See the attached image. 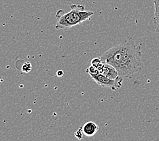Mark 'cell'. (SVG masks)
Instances as JSON below:
<instances>
[{"instance_id":"10","label":"cell","mask_w":159,"mask_h":141,"mask_svg":"<svg viewBox=\"0 0 159 141\" xmlns=\"http://www.w3.org/2000/svg\"><path fill=\"white\" fill-rule=\"evenodd\" d=\"M83 131H82V127L80 128L79 129H78L76 131L74 132V135L75 137L77 139H78L79 140H81L83 138Z\"/></svg>"},{"instance_id":"6","label":"cell","mask_w":159,"mask_h":141,"mask_svg":"<svg viewBox=\"0 0 159 141\" xmlns=\"http://www.w3.org/2000/svg\"><path fill=\"white\" fill-rule=\"evenodd\" d=\"M154 25L156 27V31L159 33V0H154Z\"/></svg>"},{"instance_id":"7","label":"cell","mask_w":159,"mask_h":141,"mask_svg":"<svg viewBox=\"0 0 159 141\" xmlns=\"http://www.w3.org/2000/svg\"><path fill=\"white\" fill-rule=\"evenodd\" d=\"M91 64V65H93V66L99 69V68L103 66V63L102 60V59H101V58L98 57V58H94L93 59H92Z\"/></svg>"},{"instance_id":"3","label":"cell","mask_w":159,"mask_h":141,"mask_svg":"<svg viewBox=\"0 0 159 141\" xmlns=\"http://www.w3.org/2000/svg\"><path fill=\"white\" fill-rule=\"evenodd\" d=\"M90 75L98 85L103 88H108L112 90H117L120 88L122 85V81H123V79L121 77H118L116 79H111L100 73L92 74Z\"/></svg>"},{"instance_id":"2","label":"cell","mask_w":159,"mask_h":141,"mask_svg":"<svg viewBox=\"0 0 159 141\" xmlns=\"http://www.w3.org/2000/svg\"><path fill=\"white\" fill-rule=\"evenodd\" d=\"M71 11L64 14H57L55 29L57 30H67L78 24L82 23L91 18L94 13L92 11L86 10L82 5L73 4L70 6Z\"/></svg>"},{"instance_id":"4","label":"cell","mask_w":159,"mask_h":141,"mask_svg":"<svg viewBox=\"0 0 159 141\" xmlns=\"http://www.w3.org/2000/svg\"><path fill=\"white\" fill-rule=\"evenodd\" d=\"M99 73L102 74L106 77L111 79H116L119 77V75L116 69L111 64L107 63H103V66L99 69Z\"/></svg>"},{"instance_id":"1","label":"cell","mask_w":159,"mask_h":141,"mask_svg":"<svg viewBox=\"0 0 159 141\" xmlns=\"http://www.w3.org/2000/svg\"><path fill=\"white\" fill-rule=\"evenodd\" d=\"M103 63L113 66L122 79H131L142 69V53L131 37L108 50L100 57Z\"/></svg>"},{"instance_id":"11","label":"cell","mask_w":159,"mask_h":141,"mask_svg":"<svg viewBox=\"0 0 159 141\" xmlns=\"http://www.w3.org/2000/svg\"><path fill=\"white\" fill-rule=\"evenodd\" d=\"M63 75V72L61 70H60V71L57 72V75L59 76V77H61V76H62Z\"/></svg>"},{"instance_id":"5","label":"cell","mask_w":159,"mask_h":141,"mask_svg":"<svg viewBox=\"0 0 159 141\" xmlns=\"http://www.w3.org/2000/svg\"><path fill=\"white\" fill-rule=\"evenodd\" d=\"M84 134L88 137H92L98 132L99 127L93 121H88L85 123L82 127Z\"/></svg>"},{"instance_id":"9","label":"cell","mask_w":159,"mask_h":141,"mask_svg":"<svg viewBox=\"0 0 159 141\" xmlns=\"http://www.w3.org/2000/svg\"><path fill=\"white\" fill-rule=\"evenodd\" d=\"M31 68H32V67H31V63L29 62H26L23 65L22 71L25 72V73H29V72L31 71Z\"/></svg>"},{"instance_id":"8","label":"cell","mask_w":159,"mask_h":141,"mask_svg":"<svg viewBox=\"0 0 159 141\" xmlns=\"http://www.w3.org/2000/svg\"><path fill=\"white\" fill-rule=\"evenodd\" d=\"M86 72L89 75H92V74H97L99 73V69L95 67L93 65H91V66L89 67L86 70Z\"/></svg>"}]
</instances>
